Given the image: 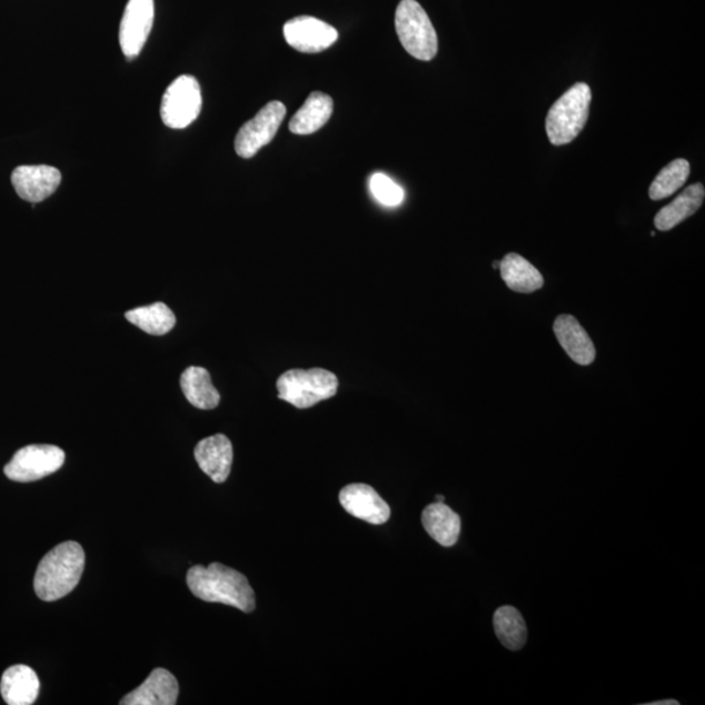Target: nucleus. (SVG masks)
Here are the masks:
<instances>
[{
	"instance_id": "1",
	"label": "nucleus",
	"mask_w": 705,
	"mask_h": 705,
	"mask_svg": "<svg viewBox=\"0 0 705 705\" xmlns=\"http://www.w3.org/2000/svg\"><path fill=\"white\" fill-rule=\"evenodd\" d=\"M187 585L195 597L206 603L224 604L244 613L255 610V592L247 577L237 569L217 564L192 566Z\"/></svg>"
},
{
	"instance_id": "2",
	"label": "nucleus",
	"mask_w": 705,
	"mask_h": 705,
	"mask_svg": "<svg viewBox=\"0 0 705 705\" xmlns=\"http://www.w3.org/2000/svg\"><path fill=\"white\" fill-rule=\"evenodd\" d=\"M86 553L75 542L59 544L50 550L34 575V592L42 602H57L77 588L85 573Z\"/></svg>"
},
{
	"instance_id": "3",
	"label": "nucleus",
	"mask_w": 705,
	"mask_h": 705,
	"mask_svg": "<svg viewBox=\"0 0 705 705\" xmlns=\"http://www.w3.org/2000/svg\"><path fill=\"white\" fill-rule=\"evenodd\" d=\"M592 92L588 85L577 82L553 105L546 117V132L553 146L574 141L587 125Z\"/></svg>"
},
{
	"instance_id": "4",
	"label": "nucleus",
	"mask_w": 705,
	"mask_h": 705,
	"mask_svg": "<svg viewBox=\"0 0 705 705\" xmlns=\"http://www.w3.org/2000/svg\"><path fill=\"white\" fill-rule=\"evenodd\" d=\"M395 27L403 48L418 61H433L438 54V36L429 14L416 0H401L395 14Z\"/></svg>"
},
{
	"instance_id": "5",
	"label": "nucleus",
	"mask_w": 705,
	"mask_h": 705,
	"mask_svg": "<svg viewBox=\"0 0 705 705\" xmlns=\"http://www.w3.org/2000/svg\"><path fill=\"white\" fill-rule=\"evenodd\" d=\"M339 388V379L322 369L289 370L277 380L279 399L292 407L307 409L320 401L331 399Z\"/></svg>"
},
{
	"instance_id": "6",
	"label": "nucleus",
	"mask_w": 705,
	"mask_h": 705,
	"mask_svg": "<svg viewBox=\"0 0 705 705\" xmlns=\"http://www.w3.org/2000/svg\"><path fill=\"white\" fill-rule=\"evenodd\" d=\"M201 91L197 79L183 75L171 82L161 102V119L172 130H183L197 121L201 111Z\"/></svg>"
},
{
	"instance_id": "7",
	"label": "nucleus",
	"mask_w": 705,
	"mask_h": 705,
	"mask_svg": "<svg viewBox=\"0 0 705 705\" xmlns=\"http://www.w3.org/2000/svg\"><path fill=\"white\" fill-rule=\"evenodd\" d=\"M66 454L62 448L51 445L22 447L6 465L4 475L17 483L39 481L56 474L63 467Z\"/></svg>"
},
{
	"instance_id": "8",
	"label": "nucleus",
	"mask_w": 705,
	"mask_h": 705,
	"mask_svg": "<svg viewBox=\"0 0 705 705\" xmlns=\"http://www.w3.org/2000/svg\"><path fill=\"white\" fill-rule=\"evenodd\" d=\"M287 116V108L280 101H272L259 110L251 121L246 122L238 131L235 148L242 159H252L262 147L271 142Z\"/></svg>"
},
{
	"instance_id": "9",
	"label": "nucleus",
	"mask_w": 705,
	"mask_h": 705,
	"mask_svg": "<svg viewBox=\"0 0 705 705\" xmlns=\"http://www.w3.org/2000/svg\"><path fill=\"white\" fill-rule=\"evenodd\" d=\"M153 21L155 0H129L119 27V43L129 61L137 58L145 48Z\"/></svg>"
},
{
	"instance_id": "10",
	"label": "nucleus",
	"mask_w": 705,
	"mask_h": 705,
	"mask_svg": "<svg viewBox=\"0 0 705 705\" xmlns=\"http://www.w3.org/2000/svg\"><path fill=\"white\" fill-rule=\"evenodd\" d=\"M284 37L290 48L305 54H317L331 48L339 39L332 26L312 17H298L284 26Z\"/></svg>"
},
{
	"instance_id": "11",
	"label": "nucleus",
	"mask_w": 705,
	"mask_h": 705,
	"mask_svg": "<svg viewBox=\"0 0 705 705\" xmlns=\"http://www.w3.org/2000/svg\"><path fill=\"white\" fill-rule=\"evenodd\" d=\"M11 182L22 200L37 205L58 190L62 175L48 165H22L13 170Z\"/></svg>"
},
{
	"instance_id": "12",
	"label": "nucleus",
	"mask_w": 705,
	"mask_h": 705,
	"mask_svg": "<svg viewBox=\"0 0 705 705\" xmlns=\"http://www.w3.org/2000/svg\"><path fill=\"white\" fill-rule=\"evenodd\" d=\"M340 504L345 512L369 524H385L391 517V508L374 487L351 484L340 491Z\"/></svg>"
},
{
	"instance_id": "13",
	"label": "nucleus",
	"mask_w": 705,
	"mask_h": 705,
	"mask_svg": "<svg viewBox=\"0 0 705 705\" xmlns=\"http://www.w3.org/2000/svg\"><path fill=\"white\" fill-rule=\"evenodd\" d=\"M195 459L202 471L216 484L227 481L232 464V446L222 434L212 435L195 447Z\"/></svg>"
},
{
	"instance_id": "14",
	"label": "nucleus",
	"mask_w": 705,
	"mask_h": 705,
	"mask_svg": "<svg viewBox=\"0 0 705 705\" xmlns=\"http://www.w3.org/2000/svg\"><path fill=\"white\" fill-rule=\"evenodd\" d=\"M179 694L178 682L167 669H155L145 684L121 701L122 705H175Z\"/></svg>"
},
{
	"instance_id": "15",
	"label": "nucleus",
	"mask_w": 705,
	"mask_h": 705,
	"mask_svg": "<svg viewBox=\"0 0 705 705\" xmlns=\"http://www.w3.org/2000/svg\"><path fill=\"white\" fill-rule=\"evenodd\" d=\"M554 334L575 364L588 366L595 361V345L573 315H559L554 321Z\"/></svg>"
},
{
	"instance_id": "16",
	"label": "nucleus",
	"mask_w": 705,
	"mask_h": 705,
	"mask_svg": "<svg viewBox=\"0 0 705 705\" xmlns=\"http://www.w3.org/2000/svg\"><path fill=\"white\" fill-rule=\"evenodd\" d=\"M0 693L9 705H31L40 693V679L31 667L14 665L3 673Z\"/></svg>"
},
{
	"instance_id": "17",
	"label": "nucleus",
	"mask_w": 705,
	"mask_h": 705,
	"mask_svg": "<svg viewBox=\"0 0 705 705\" xmlns=\"http://www.w3.org/2000/svg\"><path fill=\"white\" fill-rule=\"evenodd\" d=\"M423 525L427 534L441 546L451 547L459 542L460 516L440 502H435L424 509Z\"/></svg>"
},
{
	"instance_id": "18",
	"label": "nucleus",
	"mask_w": 705,
	"mask_h": 705,
	"mask_svg": "<svg viewBox=\"0 0 705 705\" xmlns=\"http://www.w3.org/2000/svg\"><path fill=\"white\" fill-rule=\"evenodd\" d=\"M334 100L326 93L314 92L307 97L304 107L291 118L289 129L296 135H311L325 126L332 117Z\"/></svg>"
},
{
	"instance_id": "19",
	"label": "nucleus",
	"mask_w": 705,
	"mask_h": 705,
	"mask_svg": "<svg viewBox=\"0 0 705 705\" xmlns=\"http://www.w3.org/2000/svg\"><path fill=\"white\" fill-rule=\"evenodd\" d=\"M705 198L702 183H695L667 205L655 217V225L659 231L672 230L699 211Z\"/></svg>"
},
{
	"instance_id": "20",
	"label": "nucleus",
	"mask_w": 705,
	"mask_h": 705,
	"mask_svg": "<svg viewBox=\"0 0 705 705\" xmlns=\"http://www.w3.org/2000/svg\"><path fill=\"white\" fill-rule=\"evenodd\" d=\"M502 279L516 292H534L544 287L545 280L538 269L517 254H508L500 260Z\"/></svg>"
},
{
	"instance_id": "21",
	"label": "nucleus",
	"mask_w": 705,
	"mask_h": 705,
	"mask_svg": "<svg viewBox=\"0 0 705 705\" xmlns=\"http://www.w3.org/2000/svg\"><path fill=\"white\" fill-rule=\"evenodd\" d=\"M181 388L186 399L195 408L209 410L219 407L220 394L205 367L191 366L186 369L181 377Z\"/></svg>"
},
{
	"instance_id": "22",
	"label": "nucleus",
	"mask_w": 705,
	"mask_h": 705,
	"mask_svg": "<svg viewBox=\"0 0 705 705\" xmlns=\"http://www.w3.org/2000/svg\"><path fill=\"white\" fill-rule=\"evenodd\" d=\"M494 629L498 639L509 651H520L528 639V629L519 610L514 606H500L494 613Z\"/></svg>"
},
{
	"instance_id": "23",
	"label": "nucleus",
	"mask_w": 705,
	"mask_h": 705,
	"mask_svg": "<svg viewBox=\"0 0 705 705\" xmlns=\"http://www.w3.org/2000/svg\"><path fill=\"white\" fill-rule=\"evenodd\" d=\"M126 319L148 335L162 336L176 327V315L162 302L127 311Z\"/></svg>"
},
{
	"instance_id": "24",
	"label": "nucleus",
	"mask_w": 705,
	"mask_h": 705,
	"mask_svg": "<svg viewBox=\"0 0 705 705\" xmlns=\"http://www.w3.org/2000/svg\"><path fill=\"white\" fill-rule=\"evenodd\" d=\"M689 162L685 159L674 160L658 172L654 183L649 187V198L652 200H663L672 197L682 186L687 182L689 177Z\"/></svg>"
},
{
	"instance_id": "25",
	"label": "nucleus",
	"mask_w": 705,
	"mask_h": 705,
	"mask_svg": "<svg viewBox=\"0 0 705 705\" xmlns=\"http://www.w3.org/2000/svg\"><path fill=\"white\" fill-rule=\"evenodd\" d=\"M370 190L373 197L386 207L400 206L405 198L401 187L384 172H377L370 178Z\"/></svg>"
},
{
	"instance_id": "26",
	"label": "nucleus",
	"mask_w": 705,
	"mask_h": 705,
	"mask_svg": "<svg viewBox=\"0 0 705 705\" xmlns=\"http://www.w3.org/2000/svg\"><path fill=\"white\" fill-rule=\"evenodd\" d=\"M679 703L677 701L674 699H669V701H658V702H654V703H649V705H678Z\"/></svg>"
},
{
	"instance_id": "27",
	"label": "nucleus",
	"mask_w": 705,
	"mask_h": 705,
	"mask_svg": "<svg viewBox=\"0 0 705 705\" xmlns=\"http://www.w3.org/2000/svg\"><path fill=\"white\" fill-rule=\"evenodd\" d=\"M435 500L440 502V504H445L444 495H437V497H435Z\"/></svg>"
},
{
	"instance_id": "28",
	"label": "nucleus",
	"mask_w": 705,
	"mask_h": 705,
	"mask_svg": "<svg viewBox=\"0 0 705 705\" xmlns=\"http://www.w3.org/2000/svg\"><path fill=\"white\" fill-rule=\"evenodd\" d=\"M499 267H500V261H495L494 262V268L495 269H499Z\"/></svg>"
}]
</instances>
